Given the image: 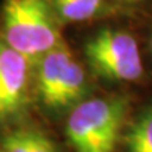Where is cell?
<instances>
[{
  "label": "cell",
  "mask_w": 152,
  "mask_h": 152,
  "mask_svg": "<svg viewBox=\"0 0 152 152\" xmlns=\"http://www.w3.org/2000/svg\"><path fill=\"white\" fill-rule=\"evenodd\" d=\"M89 69L107 82H137L144 75L138 42L124 30L102 28L83 45Z\"/></svg>",
  "instance_id": "cell-4"
},
{
  "label": "cell",
  "mask_w": 152,
  "mask_h": 152,
  "mask_svg": "<svg viewBox=\"0 0 152 152\" xmlns=\"http://www.w3.org/2000/svg\"><path fill=\"white\" fill-rule=\"evenodd\" d=\"M92 82L68 44L44 55L34 65V102L51 118L68 117L92 97Z\"/></svg>",
  "instance_id": "cell-1"
},
{
  "label": "cell",
  "mask_w": 152,
  "mask_h": 152,
  "mask_svg": "<svg viewBox=\"0 0 152 152\" xmlns=\"http://www.w3.org/2000/svg\"><path fill=\"white\" fill-rule=\"evenodd\" d=\"M33 103V64L0 37V128L23 123Z\"/></svg>",
  "instance_id": "cell-5"
},
{
  "label": "cell",
  "mask_w": 152,
  "mask_h": 152,
  "mask_svg": "<svg viewBox=\"0 0 152 152\" xmlns=\"http://www.w3.org/2000/svg\"><path fill=\"white\" fill-rule=\"evenodd\" d=\"M147 0H107L113 9H115L117 11L121 10H128V9H135L138 6L144 4Z\"/></svg>",
  "instance_id": "cell-10"
},
{
  "label": "cell",
  "mask_w": 152,
  "mask_h": 152,
  "mask_svg": "<svg viewBox=\"0 0 152 152\" xmlns=\"http://www.w3.org/2000/svg\"><path fill=\"white\" fill-rule=\"evenodd\" d=\"M130 102L125 96L90 97L68 114L65 134L73 152H114Z\"/></svg>",
  "instance_id": "cell-3"
},
{
  "label": "cell",
  "mask_w": 152,
  "mask_h": 152,
  "mask_svg": "<svg viewBox=\"0 0 152 152\" xmlns=\"http://www.w3.org/2000/svg\"><path fill=\"white\" fill-rule=\"evenodd\" d=\"M3 152H30L28 131H13L1 140Z\"/></svg>",
  "instance_id": "cell-8"
},
{
  "label": "cell",
  "mask_w": 152,
  "mask_h": 152,
  "mask_svg": "<svg viewBox=\"0 0 152 152\" xmlns=\"http://www.w3.org/2000/svg\"><path fill=\"white\" fill-rule=\"evenodd\" d=\"M62 27L48 0H4L1 6L0 37L33 66L65 44Z\"/></svg>",
  "instance_id": "cell-2"
},
{
  "label": "cell",
  "mask_w": 152,
  "mask_h": 152,
  "mask_svg": "<svg viewBox=\"0 0 152 152\" xmlns=\"http://www.w3.org/2000/svg\"><path fill=\"white\" fill-rule=\"evenodd\" d=\"M149 48H151V55H152V35H151V42H149Z\"/></svg>",
  "instance_id": "cell-11"
},
{
  "label": "cell",
  "mask_w": 152,
  "mask_h": 152,
  "mask_svg": "<svg viewBox=\"0 0 152 152\" xmlns=\"http://www.w3.org/2000/svg\"><path fill=\"white\" fill-rule=\"evenodd\" d=\"M30 137V152H58V148L52 140L38 131H28Z\"/></svg>",
  "instance_id": "cell-9"
},
{
  "label": "cell",
  "mask_w": 152,
  "mask_h": 152,
  "mask_svg": "<svg viewBox=\"0 0 152 152\" xmlns=\"http://www.w3.org/2000/svg\"><path fill=\"white\" fill-rule=\"evenodd\" d=\"M62 26L94 21L117 13L107 0H48Z\"/></svg>",
  "instance_id": "cell-6"
},
{
  "label": "cell",
  "mask_w": 152,
  "mask_h": 152,
  "mask_svg": "<svg viewBox=\"0 0 152 152\" xmlns=\"http://www.w3.org/2000/svg\"><path fill=\"white\" fill-rule=\"evenodd\" d=\"M124 140L125 152H152V104L130 124Z\"/></svg>",
  "instance_id": "cell-7"
}]
</instances>
